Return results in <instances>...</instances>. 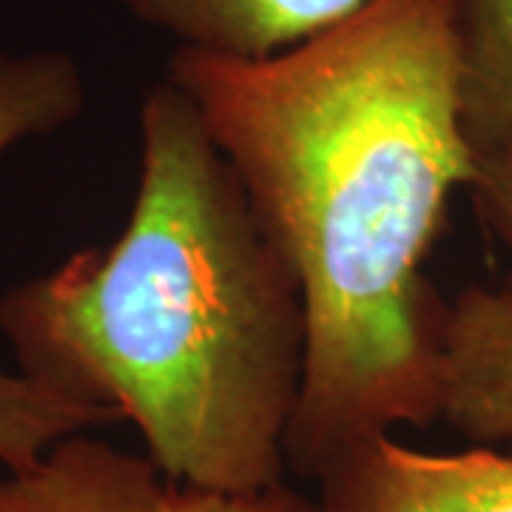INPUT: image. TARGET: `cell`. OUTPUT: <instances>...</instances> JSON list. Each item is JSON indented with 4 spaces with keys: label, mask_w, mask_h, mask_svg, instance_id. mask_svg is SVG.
Listing matches in <instances>:
<instances>
[{
    "label": "cell",
    "mask_w": 512,
    "mask_h": 512,
    "mask_svg": "<svg viewBox=\"0 0 512 512\" xmlns=\"http://www.w3.org/2000/svg\"><path fill=\"white\" fill-rule=\"evenodd\" d=\"M165 80L197 106L305 291L288 470L316 481L362 441L441 419L450 305L424 262L476 168L458 0H373L268 60L177 49Z\"/></svg>",
    "instance_id": "1"
},
{
    "label": "cell",
    "mask_w": 512,
    "mask_h": 512,
    "mask_svg": "<svg viewBox=\"0 0 512 512\" xmlns=\"http://www.w3.org/2000/svg\"><path fill=\"white\" fill-rule=\"evenodd\" d=\"M140 143L120 237L3 293L0 333L23 376L134 421L165 478L279 487L308 365L299 274L171 80L143 97Z\"/></svg>",
    "instance_id": "2"
},
{
    "label": "cell",
    "mask_w": 512,
    "mask_h": 512,
    "mask_svg": "<svg viewBox=\"0 0 512 512\" xmlns=\"http://www.w3.org/2000/svg\"><path fill=\"white\" fill-rule=\"evenodd\" d=\"M0 512H325L319 498L279 484L211 493L165 478L154 461L89 436L52 447L35 467L0 476Z\"/></svg>",
    "instance_id": "3"
},
{
    "label": "cell",
    "mask_w": 512,
    "mask_h": 512,
    "mask_svg": "<svg viewBox=\"0 0 512 512\" xmlns=\"http://www.w3.org/2000/svg\"><path fill=\"white\" fill-rule=\"evenodd\" d=\"M316 484L325 512H512V456L490 447L421 453L387 433L350 447Z\"/></svg>",
    "instance_id": "4"
},
{
    "label": "cell",
    "mask_w": 512,
    "mask_h": 512,
    "mask_svg": "<svg viewBox=\"0 0 512 512\" xmlns=\"http://www.w3.org/2000/svg\"><path fill=\"white\" fill-rule=\"evenodd\" d=\"M373 0H123L185 52L268 60L348 23Z\"/></svg>",
    "instance_id": "5"
},
{
    "label": "cell",
    "mask_w": 512,
    "mask_h": 512,
    "mask_svg": "<svg viewBox=\"0 0 512 512\" xmlns=\"http://www.w3.org/2000/svg\"><path fill=\"white\" fill-rule=\"evenodd\" d=\"M441 419L476 447H512V293L467 288L447 308Z\"/></svg>",
    "instance_id": "6"
},
{
    "label": "cell",
    "mask_w": 512,
    "mask_h": 512,
    "mask_svg": "<svg viewBox=\"0 0 512 512\" xmlns=\"http://www.w3.org/2000/svg\"><path fill=\"white\" fill-rule=\"evenodd\" d=\"M458 114L473 163L512 160V0H458Z\"/></svg>",
    "instance_id": "7"
},
{
    "label": "cell",
    "mask_w": 512,
    "mask_h": 512,
    "mask_svg": "<svg viewBox=\"0 0 512 512\" xmlns=\"http://www.w3.org/2000/svg\"><path fill=\"white\" fill-rule=\"evenodd\" d=\"M86 109V83L72 55L57 49L0 52V154L55 134Z\"/></svg>",
    "instance_id": "8"
},
{
    "label": "cell",
    "mask_w": 512,
    "mask_h": 512,
    "mask_svg": "<svg viewBox=\"0 0 512 512\" xmlns=\"http://www.w3.org/2000/svg\"><path fill=\"white\" fill-rule=\"evenodd\" d=\"M123 421L117 413L74 402L23 373L0 370V467L23 473L60 441Z\"/></svg>",
    "instance_id": "9"
},
{
    "label": "cell",
    "mask_w": 512,
    "mask_h": 512,
    "mask_svg": "<svg viewBox=\"0 0 512 512\" xmlns=\"http://www.w3.org/2000/svg\"><path fill=\"white\" fill-rule=\"evenodd\" d=\"M467 191H470V200L481 225L510 254V271L504 276L501 288L512 293V160L476 163Z\"/></svg>",
    "instance_id": "10"
}]
</instances>
